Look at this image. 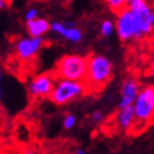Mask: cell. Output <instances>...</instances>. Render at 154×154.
<instances>
[{"label":"cell","instance_id":"19","mask_svg":"<svg viewBox=\"0 0 154 154\" xmlns=\"http://www.w3.org/2000/svg\"><path fill=\"white\" fill-rule=\"evenodd\" d=\"M150 75L153 78V82H154V57L152 59V63H150Z\"/></svg>","mask_w":154,"mask_h":154},{"label":"cell","instance_id":"16","mask_svg":"<svg viewBox=\"0 0 154 154\" xmlns=\"http://www.w3.org/2000/svg\"><path fill=\"white\" fill-rule=\"evenodd\" d=\"M38 18V10L35 8H30V9L25 13V20L29 21V20H34Z\"/></svg>","mask_w":154,"mask_h":154},{"label":"cell","instance_id":"2","mask_svg":"<svg viewBox=\"0 0 154 154\" xmlns=\"http://www.w3.org/2000/svg\"><path fill=\"white\" fill-rule=\"evenodd\" d=\"M87 72L88 57H83L79 54H66L58 60L53 74L57 79L84 82L87 78Z\"/></svg>","mask_w":154,"mask_h":154},{"label":"cell","instance_id":"11","mask_svg":"<svg viewBox=\"0 0 154 154\" xmlns=\"http://www.w3.org/2000/svg\"><path fill=\"white\" fill-rule=\"evenodd\" d=\"M50 30L58 35H61L65 40L74 44L80 43L83 39V33L80 29H78L76 26H68L65 25V23H61V21L50 23Z\"/></svg>","mask_w":154,"mask_h":154},{"label":"cell","instance_id":"21","mask_svg":"<svg viewBox=\"0 0 154 154\" xmlns=\"http://www.w3.org/2000/svg\"><path fill=\"white\" fill-rule=\"evenodd\" d=\"M74 154H88V153H87L85 150H84V149H76Z\"/></svg>","mask_w":154,"mask_h":154},{"label":"cell","instance_id":"9","mask_svg":"<svg viewBox=\"0 0 154 154\" xmlns=\"http://www.w3.org/2000/svg\"><path fill=\"white\" fill-rule=\"evenodd\" d=\"M140 84L134 76H128L123 82L120 88V99H119V108H124L133 105L135 99L140 91Z\"/></svg>","mask_w":154,"mask_h":154},{"label":"cell","instance_id":"23","mask_svg":"<svg viewBox=\"0 0 154 154\" xmlns=\"http://www.w3.org/2000/svg\"><path fill=\"white\" fill-rule=\"evenodd\" d=\"M25 154H34V152H33V150H28Z\"/></svg>","mask_w":154,"mask_h":154},{"label":"cell","instance_id":"18","mask_svg":"<svg viewBox=\"0 0 154 154\" xmlns=\"http://www.w3.org/2000/svg\"><path fill=\"white\" fill-rule=\"evenodd\" d=\"M10 4V0H0V10L5 9V8H8Z\"/></svg>","mask_w":154,"mask_h":154},{"label":"cell","instance_id":"3","mask_svg":"<svg viewBox=\"0 0 154 154\" xmlns=\"http://www.w3.org/2000/svg\"><path fill=\"white\" fill-rule=\"evenodd\" d=\"M89 93L87 83L82 80L57 79L49 100L55 105H66Z\"/></svg>","mask_w":154,"mask_h":154},{"label":"cell","instance_id":"8","mask_svg":"<svg viewBox=\"0 0 154 154\" xmlns=\"http://www.w3.org/2000/svg\"><path fill=\"white\" fill-rule=\"evenodd\" d=\"M44 44L43 36H28V38H20L15 43V54L17 57L23 61H29L36 57Z\"/></svg>","mask_w":154,"mask_h":154},{"label":"cell","instance_id":"22","mask_svg":"<svg viewBox=\"0 0 154 154\" xmlns=\"http://www.w3.org/2000/svg\"><path fill=\"white\" fill-rule=\"evenodd\" d=\"M152 25H153V32H154V6L152 8Z\"/></svg>","mask_w":154,"mask_h":154},{"label":"cell","instance_id":"4","mask_svg":"<svg viewBox=\"0 0 154 154\" xmlns=\"http://www.w3.org/2000/svg\"><path fill=\"white\" fill-rule=\"evenodd\" d=\"M133 106L135 112V125L133 132H139L154 119V85L143 87Z\"/></svg>","mask_w":154,"mask_h":154},{"label":"cell","instance_id":"20","mask_svg":"<svg viewBox=\"0 0 154 154\" xmlns=\"http://www.w3.org/2000/svg\"><path fill=\"white\" fill-rule=\"evenodd\" d=\"M2 80H3V73L0 70V103H2Z\"/></svg>","mask_w":154,"mask_h":154},{"label":"cell","instance_id":"14","mask_svg":"<svg viewBox=\"0 0 154 154\" xmlns=\"http://www.w3.org/2000/svg\"><path fill=\"white\" fill-rule=\"evenodd\" d=\"M114 29H115V25L112 20H104L100 24V34L104 38H109L113 35Z\"/></svg>","mask_w":154,"mask_h":154},{"label":"cell","instance_id":"7","mask_svg":"<svg viewBox=\"0 0 154 154\" xmlns=\"http://www.w3.org/2000/svg\"><path fill=\"white\" fill-rule=\"evenodd\" d=\"M55 80L57 78L53 73H43L34 76L28 85L29 94L36 99L49 98L53 91Z\"/></svg>","mask_w":154,"mask_h":154},{"label":"cell","instance_id":"5","mask_svg":"<svg viewBox=\"0 0 154 154\" xmlns=\"http://www.w3.org/2000/svg\"><path fill=\"white\" fill-rule=\"evenodd\" d=\"M128 8L133 13L135 24L140 36H148L153 32L152 25V6L147 0H133Z\"/></svg>","mask_w":154,"mask_h":154},{"label":"cell","instance_id":"17","mask_svg":"<svg viewBox=\"0 0 154 154\" xmlns=\"http://www.w3.org/2000/svg\"><path fill=\"white\" fill-rule=\"evenodd\" d=\"M104 118V114L102 110H95L93 114H91V120H93L94 123H100Z\"/></svg>","mask_w":154,"mask_h":154},{"label":"cell","instance_id":"15","mask_svg":"<svg viewBox=\"0 0 154 154\" xmlns=\"http://www.w3.org/2000/svg\"><path fill=\"white\" fill-rule=\"evenodd\" d=\"M76 124V117L73 113H68L65 117L63 118V128L65 130H70L75 127Z\"/></svg>","mask_w":154,"mask_h":154},{"label":"cell","instance_id":"1","mask_svg":"<svg viewBox=\"0 0 154 154\" xmlns=\"http://www.w3.org/2000/svg\"><path fill=\"white\" fill-rule=\"evenodd\" d=\"M113 76V64L105 55L91 54L88 57V72L85 82L89 93L100 91Z\"/></svg>","mask_w":154,"mask_h":154},{"label":"cell","instance_id":"25","mask_svg":"<svg viewBox=\"0 0 154 154\" xmlns=\"http://www.w3.org/2000/svg\"><path fill=\"white\" fill-rule=\"evenodd\" d=\"M66 2H70V0H66Z\"/></svg>","mask_w":154,"mask_h":154},{"label":"cell","instance_id":"12","mask_svg":"<svg viewBox=\"0 0 154 154\" xmlns=\"http://www.w3.org/2000/svg\"><path fill=\"white\" fill-rule=\"evenodd\" d=\"M25 26L30 36H43L50 30V23L44 18H36L26 21Z\"/></svg>","mask_w":154,"mask_h":154},{"label":"cell","instance_id":"13","mask_svg":"<svg viewBox=\"0 0 154 154\" xmlns=\"http://www.w3.org/2000/svg\"><path fill=\"white\" fill-rule=\"evenodd\" d=\"M105 3L114 14H119L123 9L128 6L127 0H105Z\"/></svg>","mask_w":154,"mask_h":154},{"label":"cell","instance_id":"24","mask_svg":"<svg viewBox=\"0 0 154 154\" xmlns=\"http://www.w3.org/2000/svg\"><path fill=\"white\" fill-rule=\"evenodd\" d=\"M132 2H133V0H127V3H128V4H130Z\"/></svg>","mask_w":154,"mask_h":154},{"label":"cell","instance_id":"10","mask_svg":"<svg viewBox=\"0 0 154 154\" xmlns=\"http://www.w3.org/2000/svg\"><path fill=\"white\" fill-rule=\"evenodd\" d=\"M115 125L122 132H133L135 125V112L133 105L119 108L115 114Z\"/></svg>","mask_w":154,"mask_h":154},{"label":"cell","instance_id":"6","mask_svg":"<svg viewBox=\"0 0 154 154\" xmlns=\"http://www.w3.org/2000/svg\"><path fill=\"white\" fill-rule=\"evenodd\" d=\"M117 18L115 23V29H117V34L122 42H129V40H140L142 36L138 32V28L135 24V20L133 17L132 10L127 6L123 9Z\"/></svg>","mask_w":154,"mask_h":154}]
</instances>
